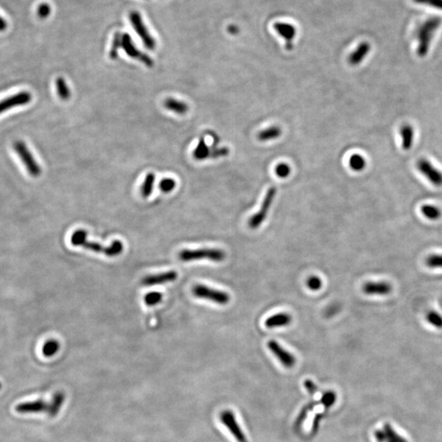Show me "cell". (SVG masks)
<instances>
[{
    "mask_svg": "<svg viewBox=\"0 0 442 442\" xmlns=\"http://www.w3.org/2000/svg\"><path fill=\"white\" fill-rule=\"evenodd\" d=\"M71 242L74 246L82 247L96 253L104 254L110 257L119 256L123 252V248H124V246L120 241H114L108 247H105L94 242L88 241L87 233L84 229H78L74 232L71 236Z\"/></svg>",
    "mask_w": 442,
    "mask_h": 442,
    "instance_id": "obj_1",
    "label": "cell"
},
{
    "mask_svg": "<svg viewBox=\"0 0 442 442\" xmlns=\"http://www.w3.org/2000/svg\"><path fill=\"white\" fill-rule=\"evenodd\" d=\"M441 24V19L438 16H432L425 21L418 27L416 35L418 45L417 53L420 57H425L430 49L433 35Z\"/></svg>",
    "mask_w": 442,
    "mask_h": 442,
    "instance_id": "obj_2",
    "label": "cell"
},
{
    "mask_svg": "<svg viewBox=\"0 0 442 442\" xmlns=\"http://www.w3.org/2000/svg\"><path fill=\"white\" fill-rule=\"evenodd\" d=\"M178 258L182 262H189L194 260H209L214 262H221L225 260L224 251L216 248H202V249L183 250L178 254Z\"/></svg>",
    "mask_w": 442,
    "mask_h": 442,
    "instance_id": "obj_3",
    "label": "cell"
},
{
    "mask_svg": "<svg viewBox=\"0 0 442 442\" xmlns=\"http://www.w3.org/2000/svg\"><path fill=\"white\" fill-rule=\"evenodd\" d=\"M13 149L25 165L29 175L34 178L39 177L42 173V170L27 144L23 140H16L13 143Z\"/></svg>",
    "mask_w": 442,
    "mask_h": 442,
    "instance_id": "obj_4",
    "label": "cell"
},
{
    "mask_svg": "<svg viewBox=\"0 0 442 442\" xmlns=\"http://www.w3.org/2000/svg\"><path fill=\"white\" fill-rule=\"evenodd\" d=\"M229 149L225 147L216 146L213 144V146L209 147L206 143L204 138L199 139L197 147L195 148L193 152V156L195 160H204L208 158H219L229 155Z\"/></svg>",
    "mask_w": 442,
    "mask_h": 442,
    "instance_id": "obj_5",
    "label": "cell"
},
{
    "mask_svg": "<svg viewBox=\"0 0 442 442\" xmlns=\"http://www.w3.org/2000/svg\"><path fill=\"white\" fill-rule=\"evenodd\" d=\"M193 293L197 298L211 300L221 306L228 304L230 300V296L227 292L214 289L203 284H197L193 287Z\"/></svg>",
    "mask_w": 442,
    "mask_h": 442,
    "instance_id": "obj_6",
    "label": "cell"
},
{
    "mask_svg": "<svg viewBox=\"0 0 442 442\" xmlns=\"http://www.w3.org/2000/svg\"><path fill=\"white\" fill-rule=\"evenodd\" d=\"M276 193H277V190L274 187H271L267 191L263 203H262V207H260V211H258L255 215H252L248 221V225H249V227L251 229H258L262 225V224L266 220L270 207H271L272 204L274 203V198H275Z\"/></svg>",
    "mask_w": 442,
    "mask_h": 442,
    "instance_id": "obj_7",
    "label": "cell"
},
{
    "mask_svg": "<svg viewBox=\"0 0 442 442\" xmlns=\"http://www.w3.org/2000/svg\"><path fill=\"white\" fill-rule=\"evenodd\" d=\"M221 424H223L228 431L230 432L233 438L237 442H249L247 436L244 434V431L242 430L239 424L237 422L235 414L231 410H225L222 412L219 416Z\"/></svg>",
    "mask_w": 442,
    "mask_h": 442,
    "instance_id": "obj_8",
    "label": "cell"
},
{
    "mask_svg": "<svg viewBox=\"0 0 442 442\" xmlns=\"http://www.w3.org/2000/svg\"><path fill=\"white\" fill-rule=\"evenodd\" d=\"M130 22L134 27V31L138 34L140 39H142L144 45L150 50H153L156 48V41L152 38L148 29L143 23L142 17L138 12H132L130 14Z\"/></svg>",
    "mask_w": 442,
    "mask_h": 442,
    "instance_id": "obj_9",
    "label": "cell"
},
{
    "mask_svg": "<svg viewBox=\"0 0 442 442\" xmlns=\"http://www.w3.org/2000/svg\"><path fill=\"white\" fill-rule=\"evenodd\" d=\"M122 47L124 49L126 54L128 55L129 57L137 59L138 61L144 63V65L147 66V67H152L154 65V63L152 61V59L148 55L143 53V52L138 50L136 48L135 45L133 43L131 37H130L129 34H123L122 35Z\"/></svg>",
    "mask_w": 442,
    "mask_h": 442,
    "instance_id": "obj_10",
    "label": "cell"
},
{
    "mask_svg": "<svg viewBox=\"0 0 442 442\" xmlns=\"http://www.w3.org/2000/svg\"><path fill=\"white\" fill-rule=\"evenodd\" d=\"M31 100H32V95L29 92L21 91L15 93L13 95L0 101V114L4 113L16 107L27 105L31 103Z\"/></svg>",
    "mask_w": 442,
    "mask_h": 442,
    "instance_id": "obj_11",
    "label": "cell"
},
{
    "mask_svg": "<svg viewBox=\"0 0 442 442\" xmlns=\"http://www.w3.org/2000/svg\"><path fill=\"white\" fill-rule=\"evenodd\" d=\"M267 347L272 353L274 354V356L279 360L280 363L282 364L283 366L287 369L294 367L296 362L294 355L284 349L277 341L270 340L268 341Z\"/></svg>",
    "mask_w": 442,
    "mask_h": 442,
    "instance_id": "obj_12",
    "label": "cell"
},
{
    "mask_svg": "<svg viewBox=\"0 0 442 442\" xmlns=\"http://www.w3.org/2000/svg\"><path fill=\"white\" fill-rule=\"evenodd\" d=\"M418 171L422 173V175L428 178L429 182L432 183L435 186H442V172L427 159H420L417 164Z\"/></svg>",
    "mask_w": 442,
    "mask_h": 442,
    "instance_id": "obj_13",
    "label": "cell"
},
{
    "mask_svg": "<svg viewBox=\"0 0 442 442\" xmlns=\"http://www.w3.org/2000/svg\"><path fill=\"white\" fill-rule=\"evenodd\" d=\"M276 32L286 41V49L292 50L293 49V41L296 35V30L294 26L287 23H276L274 25Z\"/></svg>",
    "mask_w": 442,
    "mask_h": 442,
    "instance_id": "obj_14",
    "label": "cell"
},
{
    "mask_svg": "<svg viewBox=\"0 0 442 442\" xmlns=\"http://www.w3.org/2000/svg\"><path fill=\"white\" fill-rule=\"evenodd\" d=\"M48 410H49V404L43 399L24 402L16 406V411L19 414H37L42 412L47 413Z\"/></svg>",
    "mask_w": 442,
    "mask_h": 442,
    "instance_id": "obj_15",
    "label": "cell"
},
{
    "mask_svg": "<svg viewBox=\"0 0 442 442\" xmlns=\"http://www.w3.org/2000/svg\"><path fill=\"white\" fill-rule=\"evenodd\" d=\"M177 277H178V274L176 272L171 270V271L164 272L162 274L146 276L143 278L142 284L144 286H155L158 284L173 282L176 280Z\"/></svg>",
    "mask_w": 442,
    "mask_h": 442,
    "instance_id": "obj_16",
    "label": "cell"
},
{
    "mask_svg": "<svg viewBox=\"0 0 442 442\" xmlns=\"http://www.w3.org/2000/svg\"><path fill=\"white\" fill-rule=\"evenodd\" d=\"M392 287L387 282H368L364 284L363 292L371 296H386L391 293Z\"/></svg>",
    "mask_w": 442,
    "mask_h": 442,
    "instance_id": "obj_17",
    "label": "cell"
},
{
    "mask_svg": "<svg viewBox=\"0 0 442 442\" xmlns=\"http://www.w3.org/2000/svg\"><path fill=\"white\" fill-rule=\"evenodd\" d=\"M374 435L378 442H408L399 436L389 424H385L383 430L376 431Z\"/></svg>",
    "mask_w": 442,
    "mask_h": 442,
    "instance_id": "obj_18",
    "label": "cell"
},
{
    "mask_svg": "<svg viewBox=\"0 0 442 442\" xmlns=\"http://www.w3.org/2000/svg\"><path fill=\"white\" fill-rule=\"evenodd\" d=\"M370 49H371V45H369V43L362 42L359 46L357 47L353 53L350 54L348 57V63L350 65L354 67L359 65L365 60V57H367Z\"/></svg>",
    "mask_w": 442,
    "mask_h": 442,
    "instance_id": "obj_19",
    "label": "cell"
},
{
    "mask_svg": "<svg viewBox=\"0 0 442 442\" xmlns=\"http://www.w3.org/2000/svg\"><path fill=\"white\" fill-rule=\"evenodd\" d=\"M292 320V318L290 314L287 313H280L269 317L266 319L265 325L269 329H274V328L288 326L290 325Z\"/></svg>",
    "mask_w": 442,
    "mask_h": 442,
    "instance_id": "obj_20",
    "label": "cell"
},
{
    "mask_svg": "<svg viewBox=\"0 0 442 442\" xmlns=\"http://www.w3.org/2000/svg\"><path fill=\"white\" fill-rule=\"evenodd\" d=\"M164 107L166 109L175 112L178 115H184L189 112V107L185 102L175 99L173 97H169L164 101Z\"/></svg>",
    "mask_w": 442,
    "mask_h": 442,
    "instance_id": "obj_21",
    "label": "cell"
},
{
    "mask_svg": "<svg viewBox=\"0 0 442 442\" xmlns=\"http://www.w3.org/2000/svg\"><path fill=\"white\" fill-rule=\"evenodd\" d=\"M402 148L405 150H410L414 143V129L410 125H404L400 128Z\"/></svg>",
    "mask_w": 442,
    "mask_h": 442,
    "instance_id": "obj_22",
    "label": "cell"
},
{
    "mask_svg": "<svg viewBox=\"0 0 442 442\" xmlns=\"http://www.w3.org/2000/svg\"><path fill=\"white\" fill-rule=\"evenodd\" d=\"M64 399H65V396L63 392H59L55 394L50 403L49 404V410L47 412V414H49V417L53 418L55 416H57L61 410Z\"/></svg>",
    "mask_w": 442,
    "mask_h": 442,
    "instance_id": "obj_23",
    "label": "cell"
},
{
    "mask_svg": "<svg viewBox=\"0 0 442 442\" xmlns=\"http://www.w3.org/2000/svg\"><path fill=\"white\" fill-rule=\"evenodd\" d=\"M281 134H282V130L278 126H270L269 128L260 131L258 134L257 138L260 142H267V141L279 138Z\"/></svg>",
    "mask_w": 442,
    "mask_h": 442,
    "instance_id": "obj_24",
    "label": "cell"
},
{
    "mask_svg": "<svg viewBox=\"0 0 442 442\" xmlns=\"http://www.w3.org/2000/svg\"><path fill=\"white\" fill-rule=\"evenodd\" d=\"M155 181H156V175L153 173H148L144 178V183H143L140 193L144 197H148L152 194V190L154 188Z\"/></svg>",
    "mask_w": 442,
    "mask_h": 442,
    "instance_id": "obj_25",
    "label": "cell"
},
{
    "mask_svg": "<svg viewBox=\"0 0 442 442\" xmlns=\"http://www.w3.org/2000/svg\"><path fill=\"white\" fill-rule=\"evenodd\" d=\"M56 88H57V94L62 100L67 101L70 99L71 96V89L67 85L66 79L63 77H58L56 79Z\"/></svg>",
    "mask_w": 442,
    "mask_h": 442,
    "instance_id": "obj_26",
    "label": "cell"
},
{
    "mask_svg": "<svg viewBox=\"0 0 442 442\" xmlns=\"http://www.w3.org/2000/svg\"><path fill=\"white\" fill-rule=\"evenodd\" d=\"M423 215L430 220H437L441 216L440 208L433 205H424L421 208Z\"/></svg>",
    "mask_w": 442,
    "mask_h": 442,
    "instance_id": "obj_27",
    "label": "cell"
},
{
    "mask_svg": "<svg viewBox=\"0 0 442 442\" xmlns=\"http://www.w3.org/2000/svg\"><path fill=\"white\" fill-rule=\"evenodd\" d=\"M60 349V344L57 340H49L45 343L43 348H42V352L45 357H52L58 352Z\"/></svg>",
    "mask_w": 442,
    "mask_h": 442,
    "instance_id": "obj_28",
    "label": "cell"
},
{
    "mask_svg": "<svg viewBox=\"0 0 442 442\" xmlns=\"http://www.w3.org/2000/svg\"><path fill=\"white\" fill-rule=\"evenodd\" d=\"M349 166L351 170L355 171H363L366 167L365 157L359 154H354L350 157Z\"/></svg>",
    "mask_w": 442,
    "mask_h": 442,
    "instance_id": "obj_29",
    "label": "cell"
},
{
    "mask_svg": "<svg viewBox=\"0 0 442 442\" xmlns=\"http://www.w3.org/2000/svg\"><path fill=\"white\" fill-rule=\"evenodd\" d=\"M426 319L428 324L436 329H442V315L439 313L432 310L427 314Z\"/></svg>",
    "mask_w": 442,
    "mask_h": 442,
    "instance_id": "obj_30",
    "label": "cell"
},
{
    "mask_svg": "<svg viewBox=\"0 0 442 442\" xmlns=\"http://www.w3.org/2000/svg\"><path fill=\"white\" fill-rule=\"evenodd\" d=\"M122 35L120 33H116L114 35L113 41H112V48L110 50L109 56L111 59H116L118 56V51L122 48Z\"/></svg>",
    "mask_w": 442,
    "mask_h": 442,
    "instance_id": "obj_31",
    "label": "cell"
},
{
    "mask_svg": "<svg viewBox=\"0 0 442 442\" xmlns=\"http://www.w3.org/2000/svg\"><path fill=\"white\" fill-rule=\"evenodd\" d=\"M159 189L165 193H169L172 192L175 189L176 182L172 178H164L159 183Z\"/></svg>",
    "mask_w": 442,
    "mask_h": 442,
    "instance_id": "obj_32",
    "label": "cell"
},
{
    "mask_svg": "<svg viewBox=\"0 0 442 442\" xmlns=\"http://www.w3.org/2000/svg\"><path fill=\"white\" fill-rule=\"evenodd\" d=\"M162 300H163V295L160 294V292H150L144 297V302L146 303L147 306H149V307L156 306V305L160 303Z\"/></svg>",
    "mask_w": 442,
    "mask_h": 442,
    "instance_id": "obj_33",
    "label": "cell"
},
{
    "mask_svg": "<svg viewBox=\"0 0 442 442\" xmlns=\"http://www.w3.org/2000/svg\"><path fill=\"white\" fill-rule=\"evenodd\" d=\"M426 265L432 269H442V254L441 255L434 254L428 256L427 258Z\"/></svg>",
    "mask_w": 442,
    "mask_h": 442,
    "instance_id": "obj_34",
    "label": "cell"
},
{
    "mask_svg": "<svg viewBox=\"0 0 442 442\" xmlns=\"http://www.w3.org/2000/svg\"><path fill=\"white\" fill-rule=\"evenodd\" d=\"M291 167L286 163H280L275 167V174L279 178H287L290 175Z\"/></svg>",
    "mask_w": 442,
    "mask_h": 442,
    "instance_id": "obj_35",
    "label": "cell"
},
{
    "mask_svg": "<svg viewBox=\"0 0 442 442\" xmlns=\"http://www.w3.org/2000/svg\"><path fill=\"white\" fill-rule=\"evenodd\" d=\"M307 285L310 290L318 291L322 288V280L317 276H310L307 279Z\"/></svg>",
    "mask_w": 442,
    "mask_h": 442,
    "instance_id": "obj_36",
    "label": "cell"
},
{
    "mask_svg": "<svg viewBox=\"0 0 442 442\" xmlns=\"http://www.w3.org/2000/svg\"><path fill=\"white\" fill-rule=\"evenodd\" d=\"M337 399L336 394L333 392H327L323 396L322 403L326 406L327 408L331 407L334 405Z\"/></svg>",
    "mask_w": 442,
    "mask_h": 442,
    "instance_id": "obj_37",
    "label": "cell"
},
{
    "mask_svg": "<svg viewBox=\"0 0 442 442\" xmlns=\"http://www.w3.org/2000/svg\"><path fill=\"white\" fill-rule=\"evenodd\" d=\"M418 4H424L442 10V0H414Z\"/></svg>",
    "mask_w": 442,
    "mask_h": 442,
    "instance_id": "obj_38",
    "label": "cell"
},
{
    "mask_svg": "<svg viewBox=\"0 0 442 442\" xmlns=\"http://www.w3.org/2000/svg\"><path fill=\"white\" fill-rule=\"evenodd\" d=\"M51 8L49 4H41L38 9V15L41 18H46L50 14Z\"/></svg>",
    "mask_w": 442,
    "mask_h": 442,
    "instance_id": "obj_39",
    "label": "cell"
},
{
    "mask_svg": "<svg viewBox=\"0 0 442 442\" xmlns=\"http://www.w3.org/2000/svg\"><path fill=\"white\" fill-rule=\"evenodd\" d=\"M305 387L307 388V391L310 393H314L316 391V386L314 385V383L310 380H307L305 383Z\"/></svg>",
    "mask_w": 442,
    "mask_h": 442,
    "instance_id": "obj_40",
    "label": "cell"
},
{
    "mask_svg": "<svg viewBox=\"0 0 442 442\" xmlns=\"http://www.w3.org/2000/svg\"><path fill=\"white\" fill-rule=\"evenodd\" d=\"M7 22L4 20V18H2L1 16H0V32H2V31H5L7 28Z\"/></svg>",
    "mask_w": 442,
    "mask_h": 442,
    "instance_id": "obj_41",
    "label": "cell"
},
{
    "mask_svg": "<svg viewBox=\"0 0 442 442\" xmlns=\"http://www.w3.org/2000/svg\"><path fill=\"white\" fill-rule=\"evenodd\" d=\"M2 388H3L2 384H1V383H0V390L2 389Z\"/></svg>",
    "mask_w": 442,
    "mask_h": 442,
    "instance_id": "obj_42",
    "label": "cell"
}]
</instances>
